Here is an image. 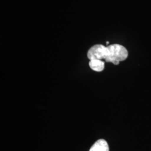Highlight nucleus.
<instances>
[{
    "label": "nucleus",
    "instance_id": "nucleus-1",
    "mask_svg": "<svg viewBox=\"0 0 151 151\" xmlns=\"http://www.w3.org/2000/svg\"><path fill=\"white\" fill-rule=\"evenodd\" d=\"M87 55L90 60H104L106 62L118 65L120 62L127 58L128 52L124 46L118 44L110 45L108 47L96 44L90 48Z\"/></svg>",
    "mask_w": 151,
    "mask_h": 151
},
{
    "label": "nucleus",
    "instance_id": "nucleus-3",
    "mask_svg": "<svg viewBox=\"0 0 151 151\" xmlns=\"http://www.w3.org/2000/svg\"><path fill=\"white\" fill-rule=\"evenodd\" d=\"M89 66L92 70L99 72L104 70L105 68V62L102 60H90Z\"/></svg>",
    "mask_w": 151,
    "mask_h": 151
},
{
    "label": "nucleus",
    "instance_id": "nucleus-2",
    "mask_svg": "<svg viewBox=\"0 0 151 151\" xmlns=\"http://www.w3.org/2000/svg\"><path fill=\"white\" fill-rule=\"evenodd\" d=\"M89 151H109V147L106 140L100 139L92 145Z\"/></svg>",
    "mask_w": 151,
    "mask_h": 151
}]
</instances>
